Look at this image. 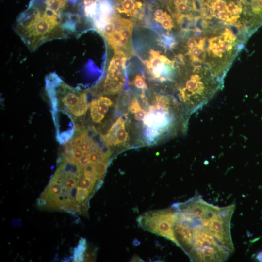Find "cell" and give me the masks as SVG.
<instances>
[{
	"instance_id": "9c48e42d",
	"label": "cell",
	"mask_w": 262,
	"mask_h": 262,
	"mask_svg": "<svg viewBox=\"0 0 262 262\" xmlns=\"http://www.w3.org/2000/svg\"><path fill=\"white\" fill-rule=\"evenodd\" d=\"M142 7V3L135 0H119L116 9L120 13L134 16Z\"/></svg>"
},
{
	"instance_id": "7c38bea8",
	"label": "cell",
	"mask_w": 262,
	"mask_h": 262,
	"mask_svg": "<svg viewBox=\"0 0 262 262\" xmlns=\"http://www.w3.org/2000/svg\"><path fill=\"white\" fill-rule=\"evenodd\" d=\"M134 86L138 89L145 90L147 89V85L144 78L140 75H136L133 80Z\"/></svg>"
},
{
	"instance_id": "2e32d148",
	"label": "cell",
	"mask_w": 262,
	"mask_h": 262,
	"mask_svg": "<svg viewBox=\"0 0 262 262\" xmlns=\"http://www.w3.org/2000/svg\"><path fill=\"white\" fill-rule=\"evenodd\" d=\"M165 12H164L162 9H157L154 12V20L159 19L162 17Z\"/></svg>"
},
{
	"instance_id": "9a60e30c",
	"label": "cell",
	"mask_w": 262,
	"mask_h": 262,
	"mask_svg": "<svg viewBox=\"0 0 262 262\" xmlns=\"http://www.w3.org/2000/svg\"><path fill=\"white\" fill-rule=\"evenodd\" d=\"M187 45L190 49L193 48L197 46V43L195 37H191L189 38L187 41Z\"/></svg>"
},
{
	"instance_id": "8992f818",
	"label": "cell",
	"mask_w": 262,
	"mask_h": 262,
	"mask_svg": "<svg viewBox=\"0 0 262 262\" xmlns=\"http://www.w3.org/2000/svg\"><path fill=\"white\" fill-rule=\"evenodd\" d=\"M129 124L120 116L108 128L107 131L103 134H100V140L103 144L110 149L116 147H127L129 141Z\"/></svg>"
},
{
	"instance_id": "5b68a950",
	"label": "cell",
	"mask_w": 262,
	"mask_h": 262,
	"mask_svg": "<svg viewBox=\"0 0 262 262\" xmlns=\"http://www.w3.org/2000/svg\"><path fill=\"white\" fill-rule=\"evenodd\" d=\"M126 59V56L121 54H115L111 59L102 84L104 94H114L121 89L124 81L122 71Z\"/></svg>"
},
{
	"instance_id": "52a82bcc",
	"label": "cell",
	"mask_w": 262,
	"mask_h": 262,
	"mask_svg": "<svg viewBox=\"0 0 262 262\" xmlns=\"http://www.w3.org/2000/svg\"><path fill=\"white\" fill-rule=\"evenodd\" d=\"M150 54L149 59L146 60V64L153 78L161 82L170 80L173 74L170 68H174V61L160 55L159 51L151 50Z\"/></svg>"
},
{
	"instance_id": "3957f363",
	"label": "cell",
	"mask_w": 262,
	"mask_h": 262,
	"mask_svg": "<svg viewBox=\"0 0 262 262\" xmlns=\"http://www.w3.org/2000/svg\"><path fill=\"white\" fill-rule=\"evenodd\" d=\"M61 19L58 14L46 8L35 11L17 25V33L30 49H35L46 41L61 35Z\"/></svg>"
},
{
	"instance_id": "5bb4252c",
	"label": "cell",
	"mask_w": 262,
	"mask_h": 262,
	"mask_svg": "<svg viewBox=\"0 0 262 262\" xmlns=\"http://www.w3.org/2000/svg\"><path fill=\"white\" fill-rule=\"evenodd\" d=\"M192 6L194 10L197 12L201 11L202 3L200 0H193L192 2Z\"/></svg>"
},
{
	"instance_id": "6da1fadb",
	"label": "cell",
	"mask_w": 262,
	"mask_h": 262,
	"mask_svg": "<svg viewBox=\"0 0 262 262\" xmlns=\"http://www.w3.org/2000/svg\"><path fill=\"white\" fill-rule=\"evenodd\" d=\"M47 90L51 101L53 117L61 115L54 120V123L65 116V121L57 131L62 128L66 120L68 124L62 144L66 142L69 129V140L77 132L84 129V119L87 113L89 104L87 93L73 88L63 82L58 76L51 75L47 80Z\"/></svg>"
},
{
	"instance_id": "277c9868",
	"label": "cell",
	"mask_w": 262,
	"mask_h": 262,
	"mask_svg": "<svg viewBox=\"0 0 262 262\" xmlns=\"http://www.w3.org/2000/svg\"><path fill=\"white\" fill-rule=\"evenodd\" d=\"M176 213L173 207L165 210L150 212L141 216L138 222L142 228L166 237L175 243L173 227Z\"/></svg>"
},
{
	"instance_id": "8fae6325",
	"label": "cell",
	"mask_w": 262,
	"mask_h": 262,
	"mask_svg": "<svg viewBox=\"0 0 262 262\" xmlns=\"http://www.w3.org/2000/svg\"><path fill=\"white\" fill-rule=\"evenodd\" d=\"M78 247L75 249L74 254V261L81 262L83 259V253L85 249V246L86 244L85 241L83 239V241H80L79 242Z\"/></svg>"
},
{
	"instance_id": "7a4b0ae2",
	"label": "cell",
	"mask_w": 262,
	"mask_h": 262,
	"mask_svg": "<svg viewBox=\"0 0 262 262\" xmlns=\"http://www.w3.org/2000/svg\"><path fill=\"white\" fill-rule=\"evenodd\" d=\"M212 218L185 214L182 219H179L187 223L190 229L192 239L187 254L193 261L222 262L231 254L208 228V224Z\"/></svg>"
},
{
	"instance_id": "30bf717a",
	"label": "cell",
	"mask_w": 262,
	"mask_h": 262,
	"mask_svg": "<svg viewBox=\"0 0 262 262\" xmlns=\"http://www.w3.org/2000/svg\"><path fill=\"white\" fill-rule=\"evenodd\" d=\"M67 0H46L47 7L58 14L66 5Z\"/></svg>"
},
{
	"instance_id": "ba28073f",
	"label": "cell",
	"mask_w": 262,
	"mask_h": 262,
	"mask_svg": "<svg viewBox=\"0 0 262 262\" xmlns=\"http://www.w3.org/2000/svg\"><path fill=\"white\" fill-rule=\"evenodd\" d=\"M113 105L111 99L105 96H99L92 100L88 108L89 119L91 123L89 128L96 130V126H103L104 121Z\"/></svg>"
},
{
	"instance_id": "4fadbf2b",
	"label": "cell",
	"mask_w": 262,
	"mask_h": 262,
	"mask_svg": "<svg viewBox=\"0 0 262 262\" xmlns=\"http://www.w3.org/2000/svg\"><path fill=\"white\" fill-rule=\"evenodd\" d=\"M160 23L162 26L166 30H171L173 27V22L171 18L164 20Z\"/></svg>"
},
{
	"instance_id": "e0dca14e",
	"label": "cell",
	"mask_w": 262,
	"mask_h": 262,
	"mask_svg": "<svg viewBox=\"0 0 262 262\" xmlns=\"http://www.w3.org/2000/svg\"><path fill=\"white\" fill-rule=\"evenodd\" d=\"M257 259L259 260L260 261L262 262V252L260 253L257 256Z\"/></svg>"
}]
</instances>
